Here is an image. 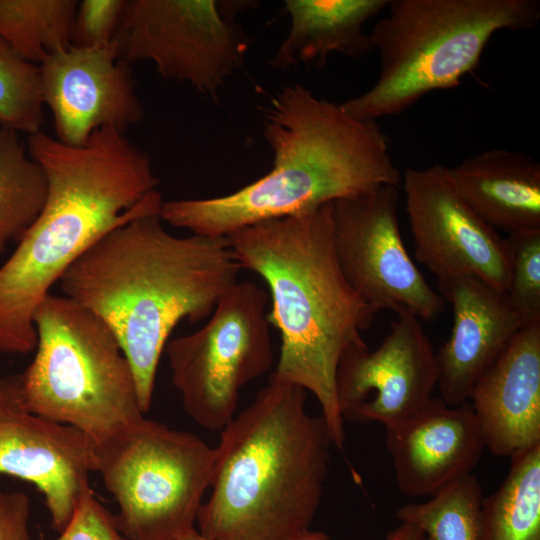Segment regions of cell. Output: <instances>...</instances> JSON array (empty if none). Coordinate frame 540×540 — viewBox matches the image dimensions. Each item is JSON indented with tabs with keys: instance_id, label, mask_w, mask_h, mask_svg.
<instances>
[{
	"instance_id": "obj_1",
	"label": "cell",
	"mask_w": 540,
	"mask_h": 540,
	"mask_svg": "<svg viewBox=\"0 0 540 540\" xmlns=\"http://www.w3.org/2000/svg\"><path fill=\"white\" fill-rule=\"evenodd\" d=\"M28 153L48 182L45 205L0 267V353L35 349L33 317L50 288L105 234L149 212L162 197L149 156L113 126L95 130L82 146L42 131Z\"/></svg>"
},
{
	"instance_id": "obj_2",
	"label": "cell",
	"mask_w": 540,
	"mask_h": 540,
	"mask_svg": "<svg viewBox=\"0 0 540 540\" xmlns=\"http://www.w3.org/2000/svg\"><path fill=\"white\" fill-rule=\"evenodd\" d=\"M160 211L116 227L59 280L65 296L101 318L126 356L143 413L150 408L169 336L182 320L213 312L241 271L227 237H179Z\"/></svg>"
},
{
	"instance_id": "obj_3",
	"label": "cell",
	"mask_w": 540,
	"mask_h": 540,
	"mask_svg": "<svg viewBox=\"0 0 540 540\" xmlns=\"http://www.w3.org/2000/svg\"><path fill=\"white\" fill-rule=\"evenodd\" d=\"M263 136L273 153L267 174L228 195L163 201L161 219L195 235L226 237L402 181L377 121L359 119L300 84L271 99Z\"/></svg>"
},
{
	"instance_id": "obj_4",
	"label": "cell",
	"mask_w": 540,
	"mask_h": 540,
	"mask_svg": "<svg viewBox=\"0 0 540 540\" xmlns=\"http://www.w3.org/2000/svg\"><path fill=\"white\" fill-rule=\"evenodd\" d=\"M332 203L226 237L241 268L259 275L269 290L268 321L281 336L270 380L312 393L333 445L342 450L346 439L336 394L338 364L350 346L364 343L361 332L379 311L353 290L340 268Z\"/></svg>"
},
{
	"instance_id": "obj_5",
	"label": "cell",
	"mask_w": 540,
	"mask_h": 540,
	"mask_svg": "<svg viewBox=\"0 0 540 540\" xmlns=\"http://www.w3.org/2000/svg\"><path fill=\"white\" fill-rule=\"evenodd\" d=\"M307 391L269 381L220 431L199 532L222 540H291L321 504L333 445Z\"/></svg>"
},
{
	"instance_id": "obj_6",
	"label": "cell",
	"mask_w": 540,
	"mask_h": 540,
	"mask_svg": "<svg viewBox=\"0 0 540 540\" xmlns=\"http://www.w3.org/2000/svg\"><path fill=\"white\" fill-rule=\"evenodd\" d=\"M369 34L380 55L374 85L343 103L377 121L407 110L426 94L456 87L477 68L493 35L536 28L538 0H389Z\"/></svg>"
},
{
	"instance_id": "obj_7",
	"label": "cell",
	"mask_w": 540,
	"mask_h": 540,
	"mask_svg": "<svg viewBox=\"0 0 540 540\" xmlns=\"http://www.w3.org/2000/svg\"><path fill=\"white\" fill-rule=\"evenodd\" d=\"M33 322L36 353L20 373L30 411L92 442L144 417L131 366L101 318L66 296L49 294Z\"/></svg>"
},
{
	"instance_id": "obj_8",
	"label": "cell",
	"mask_w": 540,
	"mask_h": 540,
	"mask_svg": "<svg viewBox=\"0 0 540 540\" xmlns=\"http://www.w3.org/2000/svg\"><path fill=\"white\" fill-rule=\"evenodd\" d=\"M215 448L145 417L92 442V468L119 506L130 540H172L191 530L210 488Z\"/></svg>"
},
{
	"instance_id": "obj_9",
	"label": "cell",
	"mask_w": 540,
	"mask_h": 540,
	"mask_svg": "<svg viewBox=\"0 0 540 540\" xmlns=\"http://www.w3.org/2000/svg\"><path fill=\"white\" fill-rule=\"evenodd\" d=\"M267 301L257 284L236 282L204 326L168 340L164 351L172 384L201 427L221 431L236 415L241 389L271 368Z\"/></svg>"
},
{
	"instance_id": "obj_10",
	"label": "cell",
	"mask_w": 540,
	"mask_h": 540,
	"mask_svg": "<svg viewBox=\"0 0 540 540\" xmlns=\"http://www.w3.org/2000/svg\"><path fill=\"white\" fill-rule=\"evenodd\" d=\"M245 2L126 0L112 43L132 65L154 64L166 80L216 99L245 61L249 40L235 15Z\"/></svg>"
},
{
	"instance_id": "obj_11",
	"label": "cell",
	"mask_w": 540,
	"mask_h": 540,
	"mask_svg": "<svg viewBox=\"0 0 540 540\" xmlns=\"http://www.w3.org/2000/svg\"><path fill=\"white\" fill-rule=\"evenodd\" d=\"M397 186L385 185L332 203L340 268L353 290L376 310L431 320L443 309L408 255L398 224Z\"/></svg>"
},
{
	"instance_id": "obj_12",
	"label": "cell",
	"mask_w": 540,
	"mask_h": 540,
	"mask_svg": "<svg viewBox=\"0 0 540 540\" xmlns=\"http://www.w3.org/2000/svg\"><path fill=\"white\" fill-rule=\"evenodd\" d=\"M375 350L350 346L336 373L343 420L395 427L419 412L437 386L436 352L419 319L397 315Z\"/></svg>"
},
{
	"instance_id": "obj_13",
	"label": "cell",
	"mask_w": 540,
	"mask_h": 540,
	"mask_svg": "<svg viewBox=\"0 0 540 540\" xmlns=\"http://www.w3.org/2000/svg\"><path fill=\"white\" fill-rule=\"evenodd\" d=\"M417 260L437 278L468 274L506 291L505 238L462 198L449 168H407L402 176Z\"/></svg>"
},
{
	"instance_id": "obj_14",
	"label": "cell",
	"mask_w": 540,
	"mask_h": 540,
	"mask_svg": "<svg viewBox=\"0 0 540 540\" xmlns=\"http://www.w3.org/2000/svg\"><path fill=\"white\" fill-rule=\"evenodd\" d=\"M92 441L27 407L21 374L0 377V474L32 484L59 532L89 488Z\"/></svg>"
},
{
	"instance_id": "obj_15",
	"label": "cell",
	"mask_w": 540,
	"mask_h": 540,
	"mask_svg": "<svg viewBox=\"0 0 540 540\" xmlns=\"http://www.w3.org/2000/svg\"><path fill=\"white\" fill-rule=\"evenodd\" d=\"M39 68L44 104L66 145L82 146L104 126L125 132L145 117L131 65L118 58L112 42L70 45L49 54Z\"/></svg>"
},
{
	"instance_id": "obj_16",
	"label": "cell",
	"mask_w": 540,
	"mask_h": 540,
	"mask_svg": "<svg viewBox=\"0 0 540 540\" xmlns=\"http://www.w3.org/2000/svg\"><path fill=\"white\" fill-rule=\"evenodd\" d=\"M453 311L449 339L436 352L437 387L448 405L467 402L478 380L522 327L505 291L468 274L437 278Z\"/></svg>"
},
{
	"instance_id": "obj_17",
	"label": "cell",
	"mask_w": 540,
	"mask_h": 540,
	"mask_svg": "<svg viewBox=\"0 0 540 540\" xmlns=\"http://www.w3.org/2000/svg\"><path fill=\"white\" fill-rule=\"evenodd\" d=\"M399 490L409 497L433 496L471 474L485 449L471 405L433 397L415 415L386 429Z\"/></svg>"
},
{
	"instance_id": "obj_18",
	"label": "cell",
	"mask_w": 540,
	"mask_h": 540,
	"mask_svg": "<svg viewBox=\"0 0 540 540\" xmlns=\"http://www.w3.org/2000/svg\"><path fill=\"white\" fill-rule=\"evenodd\" d=\"M468 400L494 456L511 458L540 445V323L517 331Z\"/></svg>"
},
{
	"instance_id": "obj_19",
	"label": "cell",
	"mask_w": 540,
	"mask_h": 540,
	"mask_svg": "<svg viewBox=\"0 0 540 540\" xmlns=\"http://www.w3.org/2000/svg\"><path fill=\"white\" fill-rule=\"evenodd\" d=\"M449 173L462 198L494 229L540 230V164L529 155L491 149Z\"/></svg>"
},
{
	"instance_id": "obj_20",
	"label": "cell",
	"mask_w": 540,
	"mask_h": 540,
	"mask_svg": "<svg viewBox=\"0 0 540 540\" xmlns=\"http://www.w3.org/2000/svg\"><path fill=\"white\" fill-rule=\"evenodd\" d=\"M389 0H286L290 28L270 60L288 70L299 65L321 68L332 53L362 58L374 50L365 23Z\"/></svg>"
},
{
	"instance_id": "obj_21",
	"label": "cell",
	"mask_w": 540,
	"mask_h": 540,
	"mask_svg": "<svg viewBox=\"0 0 540 540\" xmlns=\"http://www.w3.org/2000/svg\"><path fill=\"white\" fill-rule=\"evenodd\" d=\"M510 460L503 483L483 498L477 540H540V445Z\"/></svg>"
},
{
	"instance_id": "obj_22",
	"label": "cell",
	"mask_w": 540,
	"mask_h": 540,
	"mask_svg": "<svg viewBox=\"0 0 540 540\" xmlns=\"http://www.w3.org/2000/svg\"><path fill=\"white\" fill-rule=\"evenodd\" d=\"M47 193L45 172L26 151L19 133L0 126V253L38 218Z\"/></svg>"
},
{
	"instance_id": "obj_23",
	"label": "cell",
	"mask_w": 540,
	"mask_h": 540,
	"mask_svg": "<svg viewBox=\"0 0 540 540\" xmlns=\"http://www.w3.org/2000/svg\"><path fill=\"white\" fill-rule=\"evenodd\" d=\"M77 5L75 0H0V37L39 65L72 45Z\"/></svg>"
},
{
	"instance_id": "obj_24",
	"label": "cell",
	"mask_w": 540,
	"mask_h": 540,
	"mask_svg": "<svg viewBox=\"0 0 540 540\" xmlns=\"http://www.w3.org/2000/svg\"><path fill=\"white\" fill-rule=\"evenodd\" d=\"M483 498L481 483L471 473L425 502L400 507L396 516L401 523L417 527L423 540H477Z\"/></svg>"
},
{
	"instance_id": "obj_25",
	"label": "cell",
	"mask_w": 540,
	"mask_h": 540,
	"mask_svg": "<svg viewBox=\"0 0 540 540\" xmlns=\"http://www.w3.org/2000/svg\"><path fill=\"white\" fill-rule=\"evenodd\" d=\"M44 106L39 65L0 37V126L36 134L44 121Z\"/></svg>"
},
{
	"instance_id": "obj_26",
	"label": "cell",
	"mask_w": 540,
	"mask_h": 540,
	"mask_svg": "<svg viewBox=\"0 0 540 540\" xmlns=\"http://www.w3.org/2000/svg\"><path fill=\"white\" fill-rule=\"evenodd\" d=\"M509 282L505 291L522 326L540 323V230L510 233L505 238Z\"/></svg>"
},
{
	"instance_id": "obj_27",
	"label": "cell",
	"mask_w": 540,
	"mask_h": 540,
	"mask_svg": "<svg viewBox=\"0 0 540 540\" xmlns=\"http://www.w3.org/2000/svg\"><path fill=\"white\" fill-rule=\"evenodd\" d=\"M126 0H83L77 5L72 45H109L121 19Z\"/></svg>"
},
{
	"instance_id": "obj_28",
	"label": "cell",
	"mask_w": 540,
	"mask_h": 540,
	"mask_svg": "<svg viewBox=\"0 0 540 540\" xmlns=\"http://www.w3.org/2000/svg\"><path fill=\"white\" fill-rule=\"evenodd\" d=\"M55 540H130L116 519L89 488L79 499L73 515Z\"/></svg>"
},
{
	"instance_id": "obj_29",
	"label": "cell",
	"mask_w": 540,
	"mask_h": 540,
	"mask_svg": "<svg viewBox=\"0 0 540 540\" xmlns=\"http://www.w3.org/2000/svg\"><path fill=\"white\" fill-rule=\"evenodd\" d=\"M30 499L20 491H4L0 487V540H32L29 520Z\"/></svg>"
},
{
	"instance_id": "obj_30",
	"label": "cell",
	"mask_w": 540,
	"mask_h": 540,
	"mask_svg": "<svg viewBox=\"0 0 540 540\" xmlns=\"http://www.w3.org/2000/svg\"><path fill=\"white\" fill-rule=\"evenodd\" d=\"M386 540H423V534L411 524L400 523L397 528L387 535Z\"/></svg>"
},
{
	"instance_id": "obj_31",
	"label": "cell",
	"mask_w": 540,
	"mask_h": 540,
	"mask_svg": "<svg viewBox=\"0 0 540 540\" xmlns=\"http://www.w3.org/2000/svg\"><path fill=\"white\" fill-rule=\"evenodd\" d=\"M291 540H332L328 535L320 531H312L307 529Z\"/></svg>"
},
{
	"instance_id": "obj_32",
	"label": "cell",
	"mask_w": 540,
	"mask_h": 540,
	"mask_svg": "<svg viewBox=\"0 0 540 540\" xmlns=\"http://www.w3.org/2000/svg\"><path fill=\"white\" fill-rule=\"evenodd\" d=\"M172 540H222V539H216V538H211V537L204 536L198 530L193 528V529L188 530L185 533L175 537Z\"/></svg>"
}]
</instances>
